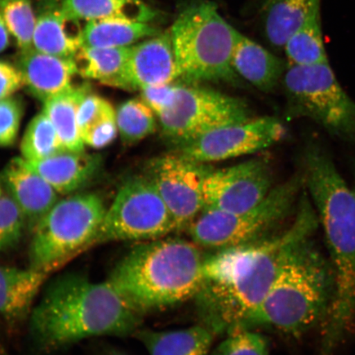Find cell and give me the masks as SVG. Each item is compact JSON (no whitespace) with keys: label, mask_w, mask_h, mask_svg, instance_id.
<instances>
[{"label":"cell","mask_w":355,"mask_h":355,"mask_svg":"<svg viewBox=\"0 0 355 355\" xmlns=\"http://www.w3.org/2000/svg\"><path fill=\"white\" fill-rule=\"evenodd\" d=\"M107 207L94 193L60 199L33 230L29 266L52 272L94 246Z\"/></svg>","instance_id":"8"},{"label":"cell","mask_w":355,"mask_h":355,"mask_svg":"<svg viewBox=\"0 0 355 355\" xmlns=\"http://www.w3.org/2000/svg\"><path fill=\"white\" fill-rule=\"evenodd\" d=\"M286 128L278 119L265 116L230 124L180 146L181 157L200 164L226 161L270 148L281 141Z\"/></svg>","instance_id":"13"},{"label":"cell","mask_w":355,"mask_h":355,"mask_svg":"<svg viewBox=\"0 0 355 355\" xmlns=\"http://www.w3.org/2000/svg\"><path fill=\"white\" fill-rule=\"evenodd\" d=\"M291 118H307L336 139L355 146V101L329 63L288 64L282 78Z\"/></svg>","instance_id":"9"},{"label":"cell","mask_w":355,"mask_h":355,"mask_svg":"<svg viewBox=\"0 0 355 355\" xmlns=\"http://www.w3.org/2000/svg\"><path fill=\"white\" fill-rule=\"evenodd\" d=\"M0 12L19 51L33 49L37 21L33 0H0Z\"/></svg>","instance_id":"32"},{"label":"cell","mask_w":355,"mask_h":355,"mask_svg":"<svg viewBox=\"0 0 355 355\" xmlns=\"http://www.w3.org/2000/svg\"><path fill=\"white\" fill-rule=\"evenodd\" d=\"M308 193L325 234L335 277L319 355H335L355 327V190L339 171L327 170L310 180Z\"/></svg>","instance_id":"5"},{"label":"cell","mask_w":355,"mask_h":355,"mask_svg":"<svg viewBox=\"0 0 355 355\" xmlns=\"http://www.w3.org/2000/svg\"><path fill=\"white\" fill-rule=\"evenodd\" d=\"M150 355H208L215 334L202 324L171 331L139 330Z\"/></svg>","instance_id":"23"},{"label":"cell","mask_w":355,"mask_h":355,"mask_svg":"<svg viewBox=\"0 0 355 355\" xmlns=\"http://www.w3.org/2000/svg\"><path fill=\"white\" fill-rule=\"evenodd\" d=\"M157 114L141 98L123 102L116 110L118 133L124 144L139 143L157 130Z\"/></svg>","instance_id":"30"},{"label":"cell","mask_w":355,"mask_h":355,"mask_svg":"<svg viewBox=\"0 0 355 355\" xmlns=\"http://www.w3.org/2000/svg\"><path fill=\"white\" fill-rule=\"evenodd\" d=\"M180 80L170 30L131 46L119 88L126 91L162 85Z\"/></svg>","instance_id":"15"},{"label":"cell","mask_w":355,"mask_h":355,"mask_svg":"<svg viewBox=\"0 0 355 355\" xmlns=\"http://www.w3.org/2000/svg\"><path fill=\"white\" fill-rule=\"evenodd\" d=\"M353 171H354V178H355V161L354 162V165H353ZM355 190V189H354Z\"/></svg>","instance_id":"41"},{"label":"cell","mask_w":355,"mask_h":355,"mask_svg":"<svg viewBox=\"0 0 355 355\" xmlns=\"http://www.w3.org/2000/svg\"><path fill=\"white\" fill-rule=\"evenodd\" d=\"M15 65L24 78V87L42 103L69 91L79 75L74 59L44 54L33 48L19 51Z\"/></svg>","instance_id":"18"},{"label":"cell","mask_w":355,"mask_h":355,"mask_svg":"<svg viewBox=\"0 0 355 355\" xmlns=\"http://www.w3.org/2000/svg\"><path fill=\"white\" fill-rule=\"evenodd\" d=\"M302 173L274 186L263 201L247 211L204 209L188 232L191 241L207 251L245 245L272 236V232L297 210L304 189Z\"/></svg>","instance_id":"7"},{"label":"cell","mask_w":355,"mask_h":355,"mask_svg":"<svg viewBox=\"0 0 355 355\" xmlns=\"http://www.w3.org/2000/svg\"><path fill=\"white\" fill-rule=\"evenodd\" d=\"M49 275L46 270L31 266H0V319L15 327L29 318Z\"/></svg>","instance_id":"19"},{"label":"cell","mask_w":355,"mask_h":355,"mask_svg":"<svg viewBox=\"0 0 355 355\" xmlns=\"http://www.w3.org/2000/svg\"><path fill=\"white\" fill-rule=\"evenodd\" d=\"M252 113L243 101L197 83H178L173 108L159 116L167 139L179 146L230 124L250 121Z\"/></svg>","instance_id":"11"},{"label":"cell","mask_w":355,"mask_h":355,"mask_svg":"<svg viewBox=\"0 0 355 355\" xmlns=\"http://www.w3.org/2000/svg\"><path fill=\"white\" fill-rule=\"evenodd\" d=\"M24 87V78L16 65L0 60V100L12 96Z\"/></svg>","instance_id":"37"},{"label":"cell","mask_w":355,"mask_h":355,"mask_svg":"<svg viewBox=\"0 0 355 355\" xmlns=\"http://www.w3.org/2000/svg\"><path fill=\"white\" fill-rule=\"evenodd\" d=\"M288 64L282 58L237 31L232 66L239 78L260 91L272 92L282 81Z\"/></svg>","instance_id":"21"},{"label":"cell","mask_w":355,"mask_h":355,"mask_svg":"<svg viewBox=\"0 0 355 355\" xmlns=\"http://www.w3.org/2000/svg\"><path fill=\"white\" fill-rule=\"evenodd\" d=\"M313 236L291 244L264 300L241 328H266L296 338L323 326L334 298L335 277L329 257Z\"/></svg>","instance_id":"4"},{"label":"cell","mask_w":355,"mask_h":355,"mask_svg":"<svg viewBox=\"0 0 355 355\" xmlns=\"http://www.w3.org/2000/svg\"><path fill=\"white\" fill-rule=\"evenodd\" d=\"M273 183L272 168L264 159L211 170L203 183L205 208L224 212L247 211L268 196Z\"/></svg>","instance_id":"14"},{"label":"cell","mask_w":355,"mask_h":355,"mask_svg":"<svg viewBox=\"0 0 355 355\" xmlns=\"http://www.w3.org/2000/svg\"><path fill=\"white\" fill-rule=\"evenodd\" d=\"M63 7L71 17L87 22L123 19L152 24L157 16L146 0H63Z\"/></svg>","instance_id":"25"},{"label":"cell","mask_w":355,"mask_h":355,"mask_svg":"<svg viewBox=\"0 0 355 355\" xmlns=\"http://www.w3.org/2000/svg\"><path fill=\"white\" fill-rule=\"evenodd\" d=\"M141 322L107 282L70 273L47 286L31 313L29 329L39 349L52 353L92 337L136 334Z\"/></svg>","instance_id":"2"},{"label":"cell","mask_w":355,"mask_h":355,"mask_svg":"<svg viewBox=\"0 0 355 355\" xmlns=\"http://www.w3.org/2000/svg\"><path fill=\"white\" fill-rule=\"evenodd\" d=\"M21 157L37 162L65 150L50 119L42 111L30 121L20 145Z\"/></svg>","instance_id":"31"},{"label":"cell","mask_w":355,"mask_h":355,"mask_svg":"<svg viewBox=\"0 0 355 355\" xmlns=\"http://www.w3.org/2000/svg\"><path fill=\"white\" fill-rule=\"evenodd\" d=\"M130 51L131 46L111 48L83 46L74 58L79 76L119 88Z\"/></svg>","instance_id":"28"},{"label":"cell","mask_w":355,"mask_h":355,"mask_svg":"<svg viewBox=\"0 0 355 355\" xmlns=\"http://www.w3.org/2000/svg\"><path fill=\"white\" fill-rule=\"evenodd\" d=\"M178 83L149 87L141 92V98L153 109L157 118L170 111L175 105Z\"/></svg>","instance_id":"36"},{"label":"cell","mask_w":355,"mask_h":355,"mask_svg":"<svg viewBox=\"0 0 355 355\" xmlns=\"http://www.w3.org/2000/svg\"><path fill=\"white\" fill-rule=\"evenodd\" d=\"M213 355H270L269 340L257 330L239 328L225 335Z\"/></svg>","instance_id":"33"},{"label":"cell","mask_w":355,"mask_h":355,"mask_svg":"<svg viewBox=\"0 0 355 355\" xmlns=\"http://www.w3.org/2000/svg\"><path fill=\"white\" fill-rule=\"evenodd\" d=\"M180 79L187 83L239 78L232 66L237 29L210 0H195L182 8L170 29Z\"/></svg>","instance_id":"6"},{"label":"cell","mask_w":355,"mask_h":355,"mask_svg":"<svg viewBox=\"0 0 355 355\" xmlns=\"http://www.w3.org/2000/svg\"><path fill=\"white\" fill-rule=\"evenodd\" d=\"M161 33L149 22L123 19L90 21L84 26L83 44L92 47H130Z\"/></svg>","instance_id":"26"},{"label":"cell","mask_w":355,"mask_h":355,"mask_svg":"<svg viewBox=\"0 0 355 355\" xmlns=\"http://www.w3.org/2000/svg\"><path fill=\"white\" fill-rule=\"evenodd\" d=\"M288 64L300 66L329 63L324 46L321 12H315L284 46Z\"/></svg>","instance_id":"29"},{"label":"cell","mask_w":355,"mask_h":355,"mask_svg":"<svg viewBox=\"0 0 355 355\" xmlns=\"http://www.w3.org/2000/svg\"><path fill=\"white\" fill-rule=\"evenodd\" d=\"M24 114V105L17 96L0 100V146L15 143Z\"/></svg>","instance_id":"35"},{"label":"cell","mask_w":355,"mask_h":355,"mask_svg":"<svg viewBox=\"0 0 355 355\" xmlns=\"http://www.w3.org/2000/svg\"><path fill=\"white\" fill-rule=\"evenodd\" d=\"M28 165L44 178L60 195L73 194L85 187L98 174L102 166L98 155L83 152H63Z\"/></svg>","instance_id":"20"},{"label":"cell","mask_w":355,"mask_h":355,"mask_svg":"<svg viewBox=\"0 0 355 355\" xmlns=\"http://www.w3.org/2000/svg\"><path fill=\"white\" fill-rule=\"evenodd\" d=\"M90 87L87 84L73 86L69 91L52 97L43 103L42 111L55 128L64 148L72 152L85 150L78 123V109L80 101Z\"/></svg>","instance_id":"27"},{"label":"cell","mask_w":355,"mask_h":355,"mask_svg":"<svg viewBox=\"0 0 355 355\" xmlns=\"http://www.w3.org/2000/svg\"><path fill=\"white\" fill-rule=\"evenodd\" d=\"M26 226L24 213L6 191L0 194V251L20 241Z\"/></svg>","instance_id":"34"},{"label":"cell","mask_w":355,"mask_h":355,"mask_svg":"<svg viewBox=\"0 0 355 355\" xmlns=\"http://www.w3.org/2000/svg\"><path fill=\"white\" fill-rule=\"evenodd\" d=\"M3 191L4 189L2 184L1 175H0V194L3 193Z\"/></svg>","instance_id":"40"},{"label":"cell","mask_w":355,"mask_h":355,"mask_svg":"<svg viewBox=\"0 0 355 355\" xmlns=\"http://www.w3.org/2000/svg\"><path fill=\"white\" fill-rule=\"evenodd\" d=\"M320 6L321 0H263L259 19L266 42L276 50H283L291 35Z\"/></svg>","instance_id":"22"},{"label":"cell","mask_w":355,"mask_h":355,"mask_svg":"<svg viewBox=\"0 0 355 355\" xmlns=\"http://www.w3.org/2000/svg\"><path fill=\"white\" fill-rule=\"evenodd\" d=\"M33 46L44 54L74 59L83 44L84 26L71 17L63 0H40Z\"/></svg>","instance_id":"17"},{"label":"cell","mask_w":355,"mask_h":355,"mask_svg":"<svg viewBox=\"0 0 355 355\" xmlns=\"http://www.w3.org/2000/svg\"><path fill=\"white\" fill-rule=\"evenodd\" d=\"M78 123L84 144L92 148H105L118 135L116 110L91 90L79 102Z\"/></svg>","instance_id":"24"},{"label":"cell","mask_w":355,"mask_h":355,"mask_svg":"<svg viewBox=\"0 0 355 355\" xmlns=\"http://www.w3.org/2000/svg\"><path fill=\"white\" fill-rule=\"evenodd\" d=\"M211 168L189 161L180 154L152 159L146 175L153 181L170 211L177 232L188 230L205 208L204 179Z\"/></svg>","instance_id":"12"},{"label":"cell","mask_w":355,"mask_h":355,"mask_svg":"<svg viewBox=\"0 0 355 355\" xmlns=\"http://www.w3.org/2000/svg\"><path fill=\"white\" fill-rule=\"evenodd\" d=\"M319 224L304 190L295 219L283 232L245 245L208 251L193 298L200 323L215 336L241 328L264 300L291 244L314 234Z\"/></svg>","instance_id":"1"},{"label":"cell","mask_w":355,"mask_h":355,"mask_svg":"<svg viewBox=\"0 0 355 355\" xmlns=\"http://www.w3.org/2000/svg\"><path fill=\"white\" fill-rule=\"evenodd\" d=\"M11 35L7 28L6 22L0 12V53L6 51L10 46Z\"/></svg>","instance_id":"38"},{"label":"cell","mask_w":355,"mask_h":355,"mask_svg":"<svg viewBox=\"0 0 355 355\" xmlns=\"http://www.w3.org/2000/svg\"><path fill=\"white\" fill-rule=\"evenodd\" d=\"M0 175L4 191L19 207L31 230L60 199L52 186L21 157L12 158Z\"/></svg>","instance_id":"16"},{"label":"cell","mask_w":355,"mask_h":355,"mask_svg":"<svg viewBox=\"0 0 355 355\" xmlns=\"http://www.w3.org/2000/svg\"><path fill=\"white\" fill-rule=\"evenodd\" d=\"M207 254L183 239L140 242L118 261L105 281L144 317L193 300Z\"/></svg>","instance_id":"3"},{"label":"cell","mask_w":355,"mask_h":355,"mask_svg":"<svg viewBox=\"0 0 355 355\" xmlns=\"http://www.w3.org/2000/svg\"><path fill=\"white\" fill-rule=\"evenodd\" d=\"M101 355H127L121 352H119V350L117 349H110L108 350H106L105 352L102 354Z\"/></svg>","instance_id":"39"},{"label":"cell","mask_w":355,"mask_h":355,"mask_svg":"<svg viewBox=\"0 0 355 355\" xmlns=\"http://www.w3.org/2000/svg\"><path fill=\"white\" fill-rule=\"evenodd\" d=\"M177 232L166 203L148 176L124 182L107 208L94 245L115 241H155Z\"/></svg>","instance_id":"10"}]
</instances>
